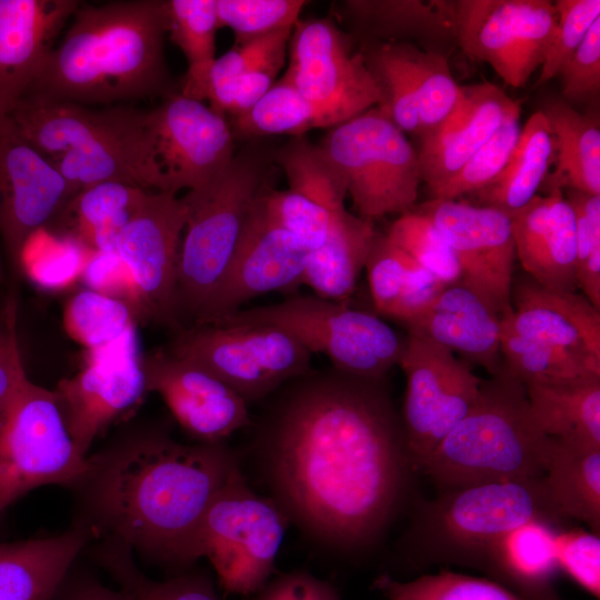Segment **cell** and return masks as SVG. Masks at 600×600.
<instances>
[{
	"instance_id": "94428289",
	"label": "cell",
	"mask_w": 600,
	"mask_h": 600,
	"mask_svg": "<svg viewBox=\"0 0 600 600\" xmlns=\"http://www.w3.org/2000/svg\"><path fill=\"white\" fill-rule=\"evenodd\" d=\"M254 600H340V597L330 582L307 571H292L266 583Z\"/></svg>"
},
{
	"instance_id": "f35d334b",
	"label": "cell",
	"mask_w": 600,
	"mask_h": 600,
	"mask_svg": "<svg viewBox=\"0 0 600 600\" xmlns=\"http://www.w3.org/2000/svg\"><path fill=\"white\" fill-rule=\"evenodd\" d=\"M414 91L420 134L434 131L451 113L460 94L447 57L421 50L407 41H392Z\"/></svg>"
},
{
	"instance_id": "74e56055",
	"label": "cell",
	"mask_w": 600,
	"mask_h": 600,
	"mask_svg": "<svg viewBox=\"0 0 600 600\" xmlns=\"http://www.w3.org/2000/svg\"><path fill=\"white\" fill-rule=\"evenodd\" d=\"M376 311L391 318L413 302L430 283L431 272L396 247L387 234L376 232L364 266Z\"/></svg>"
},
{
	"instance_id": "7dc6e473",
	"label": "cell",
	"mask_w": 600,
	"mask_h": 600,
	"mask_svg": "<svg viewBox=\"0 0 600 600\" xmlns=\"http://www.w3.org/2000/svg\"><path fill=\"white\" fill-rule=\"evenodd\" d=\"M387 237L446 284L460 281L461 269L453 251L426 216L413 209L400 214Z\"/></svg>"
},
{
	"instance_id": "277c9868",
	"label": "cell",
	"mask_w": 600,
	"mask_h": 600,
	"mask_svg": "<svg viewBox=\"0 0 600 600\" xmlns=\"http://www.w3.org/2000/svg\"><path fill=\"white\" fill-rule=\"evenodd\" d=\"M551 438L537 424L524 384L503 367L483 380L469 413L418 470L442 490L483 482L540 479Z\"/></svg>"
},
{
	"instance_id": "681fc988",
	"label": "cell",
	"mask_w": 600,
	"mask_h": 600,
	"mask_svg": "<svg viewBox=\"0 0 600 600\" xmlns=\"http://www.w3.org/2000/svg\"><path fill=\"white\" fill-rule=\"evenodd\" d=\"M361 52L383 91L393 122L403 132L420 134L416 94L392 41L369 43Z\"/></svg>"
},
{
	"instance_id": "83f0119b",
	"label": "cell",
	"mask_w": 600,
	"mask_h": 600,
	"mask_svg": "<svg viewBox=\"0 0 600 600\" xmlns=\"http://www.w3.org/2000/svg\"><path fill=\"white\" fill-rule=\"evenodd\" d=\"M521 0L453 1V36L472 61L488 63L506 86L520 88L517 48Z\"/></svg>"
},
{
	"instance_id": "4dcf8cb0",
	"label": "cell",
	"mask_w": 600,
	"mask_h": 600,
	"mask_svg": "<svg viewBox=\"0 0 600 600\" xmlns=\"http://www.w3.org/2000/svg\"><path fill=\"white\" fill-rule=\"evenodd\" d=\"M554 140L553 171L541 188L573 189L600 196V129L598 119L577 111L563 99L550 100L540 110Z\"/></svg>"
},
{
	"instance_id": "7bdbcfd3",
	"label": "cell",
	"mask_w": 600,
	"mask_h": 600,
	"mask_svg": "<svg viewBox=\"0 0 600 600\" xmlns=\"http://www.w3.org/2000/svg\"><path fill=\"white\" fill-rule=\"evenodd\" d=\"M91 251L48 229L34 232L24 243L19 272L47 291H61L81 279Z\"/></svg>"
},
{
	"instance_id": "ba28073f",
	"label": "cell",
	"mask_w": 600,
	"mask_h": 600,
	"mask_svg": "<svg viewBox=\"0 0 600 600\" xmlns=\"http://www.w3.org/2000/svg\"><path fill=\"white\" fill-rule=\"evenodd\" d=\"M91 469L64 424L53 391L26 374L0 401V517L30 490L80 487Z\"/></svg>"
},
{
	"instance_id": "8d00e7d4",
	"label": "cell",
	"mask_w": 600,
	"mask_h": 600,
	"mask_svg": "<svg viewBox=\"0 0 600 600\" xmlns=\"http://www.w3.org/2000/svg\"><path fill=\"white\" fill-rule=\"evenodd\" d=\"M503 368L523 384L563 383L600 377V360L516 332L501 318Z\"/></svg>"
},
{
	"instance_id": "6da1fadb",
	"label": "cell",
	"mask_w": 600,
	"mask_h": 600,
	"mask_svg": "<svg viewBox=\"0 0 600 600\" xmlns=\"http://www.w3.org/2000/svg\"><path fill=\"white\" fill-rule=\"evenodd\" d=\"M384 379L311 369L269 396L256 424L272 499L289 520L334 547L371 541L413 469Z\"/></svg>"
},
{
	"instance_id": "4fadbf2b",
	"label": "cell",
	"mask_w": 600,
	"mask_h": 600,
	"mask_svg": "<svg viewBox=\"0 0 600 600\" xmlns=\"http://www.w3.org/2000/svg\"><path fill=\"white\" fill-rule=\"evenodd\" d=\"M402 424L414 470L469 413L483 379L446 347L407 334Z\"/></svg>"
},
{
	"instance_id": "ab89813d",
	"label": "cell",
	"mask_w": 600,
	"mask_h": 600,
	"mask_svg": "<svg viewBox=\"0 0 600 600\" xmlns=\"http://www.w3.org/2000/svg\"><path fill=\"white\" fill-rule=\"evenodd\" d=\"M234 139H258L271 134L302 137L322 128L313 106L283 77L247 111L231 117Z\"/></svg>"
},
{
	"instance_id": "f6af8a7d",
	"label": "cell",
	"mask_w": 600,
	"mask_h": 600,
	"mask_svg": "<svg viewBox=\"0 0 600 600\" xmlns=\"http://www.w3.org/2000/svg\"><path fill=\"white\" fill-rule=\"evenodd\" d=\"M100 559L121 590L134 600H220L211 578L202 572H182L163 581L146 577L127 547L103 549Z\"/></svg>"
},
{
	"instance_id": "ac0fdd59",
	"label": "cell",
	"mask_w": 600,
	"mask_h": 600,
	"mask_svg": "<svg viewBox=\"0 0 600 600\" xmlns=\"http://www.w3.org/2000/svg\"><path fill=\"white\" fill-rule=\"evenodd\" d=\"M267 190L250 213L221 282L192 324L217 322L258 296L301 284L310 251L269 217Z\"/></svg>"
},
{
	"instance_id": "2e32d148",
	"label": "cell",
	"mask_w": 600,
	"mask_h": 600,
	"mask_svg": "<svg viewBox=\"0 0 600 600\" xmlns=\"http://www.w3.org/2000/svg\"><path fill=\"white\" fill-rule=\"evenodd\" d=\"M413 210L432 221L453 251L461 269L459 282L501 318L509 313L517 259L510 216L466 200L430 199Z\"/></svg>"
},
{
	"instance_id": "d6a6232c",
	"label": "cell",
	"mask_w": 600,
	"mask_h": 600,
	"mask_svg": "<svg viewBox=\"0 0 600 600\" xmlns=\"http://www.w3.org/2000/svg\"><path fill=\"white\" fill-rule=\"evenodd\" d=\"M524 387L532 416L549 438L600 448V377Z\"/></svg>"
},
{
	"instance_id": "d590c367",
	"label": "cell",
	"mask_w": 600,
	"mask_h": 600,
	"mask_svg": "<svg viewBox=\"0 0 600 600\" xmlns=\"http://www.w3.org/2000/svg\"><path fill=\"white\" fill-rule=\"evenodd\" d=\"M167 36L187 60L181 94L204 101L216 57L219 27L216 0H164Z\"/></svg>"
},
{
	"instance_id": "cb8c5ba5",
	"label": "cell",
	"mask_w": 600,
	"mask_h": 600,
	"mask_svg": "<svg viewBox=\"0 0 600 600\" xmlns=\"http://www.w3.org/2000/svg\"><path fill=\"white\" fill-rule=\"evenodd\" d=\"M510 300L502 318L516 332L600 360V309L583 294L549 290L523 272L512 279Z\"/></svg>"
},
{
	"instance_id": "e575fe53",
	"label": "cell",
	"mask_w": 600,
	"mask_h": 600,
	"mask_svg": "<svg viewBox=\"0 0 600 600\" xmlns=\"http://www.w3.org/2000/svg\"><path fill=\"white\" fill-rule=\"evenodd\" d=\"M543 482L566 519H576L599 533L600 448L551 438Z\"/></svg>"
},
{
	"instance_id": "ffe728a7",
	"label": "cell",
	"mask_w": 600,
	"mask_h": 600,
	"mask_svg": "<svg viewBox=\"0 0 600 600\" xmlns=\"http://www.w3.org/2000/svg\"><path fill=\"white\" fill-rule=\"evenodd\" d=\"M80 3L0 0V116L26 93Z\"/></svg>"
},
{
	"instance_id": "603a6c76",
	"label": "cell",
	"mask_w": 600,
	"mask_h": 600,
	"mask_svg": "<svg viewBox=\"0 0 600 600\" xmlns=\"http://www.w3.org/2000/svg\"><path fill=\"white\" fill-rule=\"evenodd\" d=\"M510 218L524 272L549 290L577 292L576 219L563 190L536 194Z\"/></svg>"
},
{
	"instance_id": "816d5d0a",
	"label": "cell",
	"mask_w": 600,
	"mask_h": 600,
	"mask_svg": "<svg viewBox=\"0 0 600 600\" xmlns=\"http://www.w3.org/2000/svg\"><path fill=\"white\" fill-rule=\"evenodd\" d=\"M263 201L272 221L301 241L309 251L323 244L340 212H332L289 189L269 188Z\"/></svg>"
},
{
	"instance_id": "f907efd6",
	"label": "cell",
	"mask_w": 600,
	"mask_h": 600,
	"mask_svg": "<svg viewBox=\"0 0 600 600\" xmlns=\"http://www.w3.org/2000/svg\"><path fill=\"white\" fill-rule=\"evenodd\" d=\"M576 219L578 289L600 309V196L567 189Z\"/></svg>"
},
{
	"instance_id": "6125c7cd",
	"label": "cell",
	"mask_w": 600,
	"mask_h": 600,
	"mask_svg": "<svg viewBox=\"0 0 600 600\" xmlns=\"http://www.w3.org/2000/svg\"><path fill=\"white\" fill-rule=\"evenodd\" d=\"M26 374L17 334L16 301L9 299L4 321L0 323V401Z\"/></svg>"
},
{
	"instance_id": "f546056e",
	"label": "cell",
	"mask_w": 600,
	"mask_h": 600,
	"mask_svg": "<svg viewBox=\"0 0 600 600\" xmlns=\"http://www.w3.org/2000/svg\"><path fill=\"white\" fill-rule=\"evenodd\" d=\"M373 221L340 211L318 249L310 251L301 284L313 294L347 303L356 290L376 234Z\"/></svg>"
},
{
	"instance_id": "d4e9b609",
	"label": "cell",
	"mask_w": 600,
	"mask_h": 600,
	"mask_svg": "<svg viewBox=\"0 0 600 600\" xmlns=\"http://www.w3.org/2000/svg\"><path fill=\"white\" fill-rule=\"evenodd\" d=\"M409 336L430 340L468 363L498 374L503 364L500 349L501 317L474 291L456 282L447 284L434 300L404 324Z\"/></svg>"
},
{
	"instance_id": "3957f363",
	"label": "cell",
	"mask_w": 600,
	"mask_h": 600,
	"mask_svg": "<svg viewBox=\"0 0 600 600\" xmlns=\"http://www.w3.org/2000/svg\"><path fill=\"white\" fill-rule=\"evenodd\" d=\"M166 36L164 0L81 1L23 96L90 107L163 98L174 92Z\"/></svg>"
},
{
	"instance_id": "c3c4849f",
	"label": "cell",
	"mask_w": 600,
	"mask_h": 600,
	"mask_svg": "<svg viewBox=\"0 0 600 600\" xmlns=\"http://www.w3.org/2000/svg\"><path fill=\"white\" fill-rule=\"evenodd\" d=\"M308 2L302 0H216L220 28H230L234 43L293 28Z\"/></svg>"
},
{
	"instance_id": "b9f144b4",
	"label": "cell",
	"mask_w": 600,
	"mask_h": 600,
	"mask_svg": "<svg viewBox=\"0 0 600 600\" xmlns=\"http://www.w3.org/2000/svg\"><path fill=\"white\" fill-rule=\"evenodd\" d=\"M272 158L282 168L290 191L332 212L346 209L347 189L317 144L294 137Z\"/></svg>"
},
{
	"instance_id": "9c48e42d",
	"label": "cell",
	"mask_w": 600,
	"mask_h": 600,
	"mask_svg": "<svg viewBox=\"0 0 600 600\" xmlns=\"http://www.w3.org/2000/svg\"><path fill=\"white\" fill-rule=\"evenodd\" d=\"M289 521L272 498L249 487L238 467L201 520L191 561L207 558L228 593H257L273 571Z\"/></svg>"
},
{
	"instance_id": "f1b7e54d",
	"label": "cell",
	"mask_w": 600,
	"mask_h": 600,
	"mask_svg": "<svg viewBox=\"0 0 600 600\" xmlns=\"http://www.w3.org/2000/svg\"><path fill=\"white\" fill-rule=\"evenodd\" d=\"M149 190L122 182H100L79 190L50 223L51 232L90 251L114 250L116 239ZM49 228V227H48Z\"/></svg>"
},
{
	"instance_id": "f5cc1de1",
	"label": "cell",
	"mask_w": 600,
	"mask_h": 600,
	"mask_svg": "<svg viewBox=\"0 0 600 600\" xmlns=\"http://www.w3.org/2000/svg\"><path fill=\"white\" fill-rule=\"evenodd\" d=\"M559 13L554 2L521 0L517 48V76L520 88L541 68L553 40Z\"/></svg>"
},
{
	"instance_id": "8fae6325",
	"label": "cell",
	"mask_w": 600,
	"mask_h": 600,
	"mask_svg": "<svg viewBox=\"0 0 600 600\" xmlns=\"http://www.w3.org/2000/svg\"><path fill=\"white\" fill-rule=\"evenodd\" d=\"M530 520L556 526L566 520L549 496L543 478L442 490L429 506L423 528L431 543L453 560L479 563L493 541Z\"/></svg>"
},
{
	"instance_id": "836d02e7",
	"label": "cell",
	"mask_w": 600,
	"mask_h": 600,
	"mask_svg": "<svg viewBox=\"0 0 600 600\" xmlns=\"http://www.w3.org/2000/svg\"><path fill=\"white\" fill-rule=\"evenodd\" d=\"M343 8L356 28L376 41L454 40L453 1L350 0Z\"/></svg>"
},
{
	"instance_id": "11a10c76",
	"label": "cell",
	"mask_w": 600,
	"mask_h": 600,
	"mask_svg": "<svg viewBox=\"0 0 600 600\" xmlns=\"http://www.w3.org/2000/svg\"><path fill=\"white\" fill-rule=\"evenodd\" d=\"M292 29H283L242 43H234L231 49L217 58L209 78L207 100L210 102V108L227 117L238 79L256 59L280 40L290 37Z\"/></svg>"
},
{
	"instance_id": "6f0895ef",
	"label": "cell",
	"mask_w": 600,
	"mask_h": 600,
	"mask_svg": "<svg viewBox=\"0 0 600 600\" xmlns=\"http://www.w3.org/2000/svg\"><path fill=\"white\" fill-rule=\"evenodd\" d=\"M559 74L562 82V97L569 104L587 102L599 96L600 18L593 22Z\"/></svg>"
},
{
	"instance_id": "1f68e13d",
	"label": "cell",
	"mask_w": 600,
	"mask_h": 600,
	"mask_svg": "<svg viewBox=\"0 0 600 600\" xmlns=\"http://www.w3.org/2000/svg\"><path fill=\"white\" fill-rule=\"evenodd\" d=\"M553 158V134L539 110L521 128L502 172L489 186L473 193L474 201L470 203L491 207L511 216L538 194Z\"/></svg>"
},
{
	"instance_id": "be15d7a7",
	"label": "cell",
	"mask_w": 600,
	"mask_h": 600,
	"mask_svg": "<svg viewBox=\"0 0 600 600\" xmlns=\"http://www.w3.org/2000/svg\"><path fill=\"white\" fill-rule=\"evenodd\" d=\"M52 600H134L127 592L113 590L91 577H67Z\"/></svg>"
},
{
	"instance_id": "bcb514c9",
	"label": "cell",
	"mask_w": 600,
	"mask_h": 600,
	"mask_svg": "<svg viewBox=\"0 0 600 600\" xmlns=\"http://www.w3.org/2000/svg\"><path fill=\"white\" fill-rule=\"evenodd\" d=\"M521 107L512 111L480 149L431 199L458 200L489 186L504 169L520 136Z\"/></svg>"
},
{
	"instance_id": "7c38bea8",
	"label": "cell",
	"mask_w": 600,
	"mask_h": 600,
	"mask_svg": "<svg viewBox=\"0 0 600 600\" xmlns=\"http://www.w3.org/2000/svg\"><path fill=\"white\" fill-rule=\"evenodd\" d=\"M282 77L313 106L322 128L330 129L386 103L362 52H352L344 34L328 19L298 21Z\"/></svg>"
},
{
	"instance_id": "4316f807",
	"label": "cell",
	"mask_w": 600,
	"mask_h": 600,
	"mask_svg": "<svg viewBox=\"0 0 600 600\" xmlns=\"http://www.w3.org/2000/svg\"><path fill=\"white\" fill-rule=\"evenodd\" d=\"M558 526L530 520L508 531L483 552L481 567L499 583L528 600H557L551 592L558 571L554 537Z\"/></svg>"
},
{
	"instance_id": "44dd1931",
	"label": "cell",
	"mask_w": 600,
	"mask_h": 600,
	"mask_svg": "<svg viewBox=\"0 0 600 600\" xmlns=\"http://www.w3.org/2000/svg\"><path fill=\"white\" fill-rule=\"evenodd\" d=\"M140 357L84 363L53 391L68 432L87 456L93 440L147 392Z\"/></svg>"
},
{
	"instance_id": "30bf717a",
	"label": "cell",
	"mask_w": 600,
	"mask_h": 600,
	"mask_svg": "<svg viewBox=\"0 0 600 600\" xmlns=\"http://www.w3.org/2000/svg\"><path fill=\"white\" fill-rule=\"evenodd\" d=\"M167 351L214 374L248 403L267 399L311 370L312 354L287 332L269 326L182 327Z\"/></svg>"
},
{
	"instance_id": "91938a15",
	"label": "cell",
	"mask_w": 600,
	"mask_h": 600,
	"mask_svg": "<svg viewBox=\"0 0 600 600\" xmlns=\"http://www.w3.org/2000/svg\"><path fill=\"white\" fill-rule=\"evenodd\" d=\"M284 38L256 59L238 79L228 116L234 117L251 108L276 82L288 52Z\"/></svg>"
},
{
	"instance_id": "d6986e66",
	"label": "cell",
	"mask_w": 600,
	"mask_h": 600,
	"mask_svg": "<svg viewBox=\"0 0 600 600\" xmlns=\"http://www.w3.org/2000/svg\"><path fill=\"white\" fill-rule=\"evenodd\" d=\"M142 363L147 390L159 393L183 430L199 442H223L252 423L249 403L203 368L167 350Z\"/></svg>"
},
{
	"instance_id": "60d3db41",
	"label": "cell",
	"mask_w": 600,
	"mask_h": 600,
	"mask_svg": "<svg viewBox=\"0 0 600 600\" xmlns=\"http://www.w3.org/2000/svg\"><path fill=\"white\" fill-rule=\"evenodd\" d=\"M63 326L86 352L108 347L136 332V317L126 303L84 289L67 302Z\"/></svg>"
},
{
	"instance_id": "680465c9",
	"label": "cell",
	"mask_w": 600,
	"mask_h": 600,
	"mask_svg": "<svg viewBox=\"0 0 600 600\" xmlns=\"http://www.w3.org/2000/svg\"><path fill=\"white\" fill-rule=\"evenodd\" d=\"M87 289L126 303L140 319V301L131 272L114 250L91 251L81 279Z\"/></svg>"
},
{
	"instance_id": "7a4b0ae2",
	"label": "cell",
	"mask_w": 600,
	"mask_h": 600,
	"mask_svg": "<svg viewBox=\"0 0 600 600\" xmlns=\"http://www.w3.org/2000/svg\"><path fill=\"white\" fill-rule=\"evenodd\" d=\"M238 467L223 442L148 437L92 457L80 487L88 490L97 527L127 548L183 566L192 562L207 509Z\"/></svg>"
},
{
	"instance_id": "db71d44e",
	"label": "cell",
	"mask_w": 600,
	"mask_h": 600,
	"mask_svg": "<svg viewBox=\"0 0 600 600\" xmlns=\"http://www.w3.org/2000/svg\"><path fill=\"white\" fill-rule=\"evenodd\" d=\"M554 3L559 13L558 24L536 87L559 74L593 22L600 18V0H558Z\"/></svg>"
},
{
	"instance_id": "7402d4cb",
	"label": "cell",
	"mask_w": 600,
	"mask_h": 600,
	"mask_svg": "<svg viewBox=\"0 0 600 600\" xmlns=\"http://www.w3.org/2000/svg\"><path fill=\"white\" fill-rule=\"evenodd\" d=\"M520 102L490 82L460 87L448 118L422 137L418 152L429 193L447 182L480 149Z\"/></svg>"
},
{
	"instance_id": "8992f818",
	"label": "cell",
	"mask_w": 600,
	"mask_h": 600,
	"mask_svg": "<svg viewBox=\"0 0 600 600\" xmlns=\"http://www.w3.org/2000/svg\"><path fill=\"white\" fill-rule=\"evenodd\" d=\"M213 323L280 329L311 354L327 356L334 369L373 379L386 378L399 366L407 344V337L376 314L316 294L240 309Z\"/></svg>"
},
{
	"instance_id": "e7e4bbea",
	"label": "cell",
	"mask_w": 600,
	"mask_h": 600,
	"mask_svg": "<svg viewBox=\"0 0 600 600\" xmlns=\"http://www.w3.org/2000/svg\"><path fill=\"white\" fill-rule=\"evenodd\" d=\"M2 278V268H1V260H0V280Z\"/></svg>"
},
{
	"instance_id": "5bb4252c",
	"label": "cell",
	"mask_w": 600,
	"mask_h": 600,
	"mask_svg": "<svg viewBox=\"0 0 600 600\" xmlns=\"http://www.w3.org/2000/svg\"><path fill=\"white\" fill-rule=\"evenodd\" d=\"M188 210L168 191H149L119 232L114 251L131 272L140 301V321L181 329L177 314V270Z\"/></svg>"
},
{
	"instance_id": "9a60e30c",
	"label": "cell",
	"mask_w": 600,
	"mask_h": 600,
	"mask_svg": "<svg viewBox=\"0 0 600 600\" xmlns=\"http://www.w3.org/2000/svg\"><path fill=\"white\" fill-rule=\"evenodd\" d=\"M153 152L167 191H199L232 161L234 137L228 118L178 91L148 110Z\"/></svg>"
},
{
	"instance_id": "ee69618b",
	"label": "cell",
	"mask_w": 600,
	"mask_h": 600,
	"mask_svg": "<svg viewBox=\"0 0 600 600\" xmlns=\"http://www.w3.org/2000/svg\"><path fill=\"white\" fill-rule=\"evenodd\" d=\"M373 588L388 600H528L498 581L447 570L410 581L381 574Z\"/></svg>"
},
{
	"instance_id": "e0dca14e",
	"label": "cell",
	"mask_w": 600,
	"mask_h": 600,
	"mask_svg": "<svg viewBox=\"0 0 600 600\" xmlns=\"http://www.w3.org/2000/svg\"><path fill=\"white\" fill-rule=\"evenodd\" d=\"M74 194L51 159L9 116H0V238L14 272L27 240L47 229Z\"/></svg>"
},
{
	"instance_id": "484cf974",
	"label": "cell",
	"mask_w": 600,
	"mask_h": 600,
	"mask_svg": "<svg viewBox=\"0 0 600 600\" xmlns=\"http://www.w3.org/2000/svg\"><path fill=\"white\" fill-rule=\"evenodd\" d=\"M89 532L78 528L50 538L0 542V600H52Z\"/></svg>"
},
{
	"instance_id": "52a82bcc",
	"label": "cell",
	"mask_w": 600,
	"mask_h": 600,
	"mask_svg": "<svg viewBox=\"0 0 600 600\" xmlns=\"http://www.w3.org/2000/svg\"><path fill=\"white\" fill-rule=\"evenodd\" d=\"M317 146L359 217L373 221L417 204L422 182L418 152L384 104L330 128Z\"/></svg>"
},
{
	"instance_id": "5b68a950",
	"label": "cell",
	"mask_w": 600,
	"mask_h": 600,
	"mask_svg": "<svg viewBox=\"0 0 600 600\" xmlns=\"http://www.w3.org/2000/svg\"><path fill=\"white\" fill-rule=\"evenodd\" d=\"M268 154L258 146L236 153L210 186L183 197L188 216L179 251L176 306L179 322H194L221 282L250 213L270 187Z\"/></svg>"
},
{
	"instance_id": "9f6ffc18",
	"label": "cell",
	"mask_w": 600,
	"mask_h": 600,
	"mask_svg": "<svg viewBox=\"0 0 600 600\" xmlns=\"http://www.w3.org/2000/svg\"><path fill=\"white\" fill-rule=\"evenodd\" d=\"M558 570L597 599L600 597L599 533L582 528L558 529L554 537Z\"/></svg>"
}]
</instances>
